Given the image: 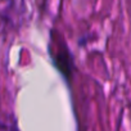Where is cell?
Instances as JSON below:
<instances>
[{"instance_id":"1","label":"cell","mask_w":131,"mask_h":131,"mask_svg":"<svg viewBox=\"0 0 131 131\" xmlns=\"http://www.w3.org/2000/svg\"><path fill=\"white\" fill-rule=\"evenodd\" d=\"M3 131H17V128H16V125L14 123H9V125H7L5 122L3 123Z\"/></svg>"}]
</instances>
